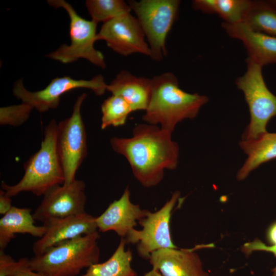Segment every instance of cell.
I'll return each mask as SVG.
<instances>
[{"label": "cell", "instance_id": "1", "mask_svg": "<svg viewBox=\"0 0 276 276\" xmlns=\"http://www.w3.org/2000/svg\"><path fill=\"white\" fill-rule=\"evenodd\" d=\"M172 133L158 125L143 123L134 127L132 136L112 137L110 143L114 151L126 158L137 181L151 188L161 182L165 170L177 166L179 148Z\"/></svg>", "mask_w": 276, "mask_h": 276}, {"label": "cell", "instance_id": "2", "mask_svg": "<svg viewBox=\"0 0 276 276\" xmlns=\"http://www.w3.org/2000/svg\"><path fill=\"white\" fill-rule=\"evenodd\" d=\"M152 83L150 100L142 119L171 132L183 120L195 118L209 101L205 96L181 89L177 77L171 72L154 76Z\"/></svg>", "mask_w": 276, "mask_h": 276}, {"label": "cell", "instance_id": "3", "mask_svg": "<svg viewBox=\"0 0 276 276\" xmlns=\"http://www.w3.org/2000/svg\"><path fill=\"white\" fill-rule=\"evenodd\" d=\"M57 125L52 120L45 126L39 150L32 155L24 164L25 173L14 185L4 181L1 188L6 195L12 197L24 192L37 196L43 195L53 187L63 185L65 177L57 149Z\"/></svg>", "mask_w": 276, "mask_h": 276}, {"label": "cell", "instance_id": "4", "mask_svg": "<svg viewBox=\"0 0 276 276\" xmlns=\"http://www.w3.org/2000/svg\"><path fill=\"white\" fill-rule=\"evenodd\" d=\"M99 231L60 243L29 260L30 268L45 276H78L99 262Z\"/></svg>", "mask_w": 276, "mask_h": 276}, {"label": "cell", "instance_id": "5", "mask_svg": "<svg viewBox=\"0 0 276 276\" xmlns=\"http://www.w3.org/2000/svg\"><path fill=\"white\" fill-rule=\"evenodd\" d=\"M48 3L55 8H62L70 18L69 32L70 44H63L47 56L67 64L80 58L87 60L101 68L106 67L103 54L94 47L97 40V23L81 17L73 7L64 0H49Z\"/></svg>", "mask_w": 276, "mask_h": 276}, {"label": "cell", "instance_id": "6", "mask_svg": "<svg viewBox=\"0 0 276 276\" xmlns=\"http://www.w3.org/2000/svg\"><path fill=\"white\" fill-rule=\"evenodd\" d=\"M136 15L148 41L150 57L156 61L167 56V35L177 18L178 0H141L128 1Z\"/></svg>", "mask_w": 276, "mask_h": 276}, {"label": "cell", "instance_id": "7", "mask_svg": "<svg viewBox=\"0 0 276 276\" xmlns=\"http://www.w3.org/2000/svg\"><path fill=\"white\" fill-rule=\"evenodd\" d=\"M246 63V71L237 78L236 84L244 94L250 115L242 140H251L267 132L268 122L276 116V96L266 86L262 67L247 59Z\"/></svg>", "mask_w": 276, "mask_h": 276}, {"label": "cell", "instance_id": "8", "mask_svg": "<svg viewBox=\"0 0 276 276\" xmlns=\"http://www.w3.org/2000/svg\"><path fill=\"white\" fill-rule=\"evenodd\" d=\"M179 197L180 193L175 192L158 210L154 212L147 210L138 222L142 229L134 228L124 238L127 244L136 245L137 254L141 258L149 260L151 254L157 250L177 248L172 239L170 222Z\"/></svg>", "mask_w": 276, "mask_h": 276}, {"label": "cell", "instance_id": "9", "mask_svg": "<svg viewBox=\"0 0 276 276\" xmlns=\"http://www.w3.org/2000/svg\"><path fill=\"white\" fill-rule=\"evenodd\" d=\"M86 98L85 93L79 96L71 116L57 125L56 144L64 174L63 184L76 179V172L87 155L86 132L81 113Z\"/></svg>", "mask_w": 276, "mask_h": 276}, {"label": "cell", "instance_id": "10", "mask_svg": "<svg viewBox=\"0 0 276 276\" xmlns=\"http://www.w3.org/2000/svg\"><path fill=\"white\" fill-rule=\"evenodd\" d=\"M107 86L101 74L90 80L75 79L70 76H63L55 78L45 88L35 91L27 89L22 80L20 79L15 83L13 93L22 102L30 104L40 112H44L57 108L61 96L70 90L87 88L93 90L96 95L102 96L107 90Z\"/></svg>", "mask_w": 276, "mask_h": 276}, {"label": "cell", "instance_id": "11", "mask_svg": "<svg viewBox=\"0 0 276 276\" xmlns=\"http://www.w3.org/2000/svg\"><path fill=\"white\" fill-rule=\"evenodd\" d=\"M86 201L85 183L82 180L75 179L48 191L33 216L35 221L43 223L50 219L79 214L85 212Z\"/></svg>", "mask_w": 276, "mask_h": 276}, {"label": "cell", "instance_id": "12", "mask_svg": "<svg viewBox=\"0 0 276 276\" xmlns=\"http://www.w3.org/2000/svg\"><path fill=\"white\" fill-rule=\"evenodd\" d=\"M145 38L139 21L130 13L104 23L97 35V40L105 41L108 48L125 56L140 53L150 57Z\"/></svg>", "mask_w": 276, "mask_h": 276}, {"label": "cell", "instance_id": "13", "mask_svg": "<svg viewBox=\"0 0 276 276\" xmlns=\"http://www.w3.org/2000/svg\"><path fill=\"white\" fill-rule=\"evenodd\" d=\"M96 217L86 212L68 217L49 220L43 223L46 231L32 247L35 256L65 241L98 231Z\"/></svg>", "mask_w": 276, "mask_h": 276}, {"label": "cell", "instance_id": "14", "mask_svg": "<svg viewBox=\"0 0 276 276\" xmlns=\"http://www.w3.org/2000/svg\"><path fill=\"white\" fill-rule=\"evenodd\" d=\"M147 211L139 204L132 203L130 192L127 187L119 199L110 203L101 215L96 217L98 231H113L124 238L145 216Z\"/></svg>", "mask_w": 276, "mask_h": 276}, {"label": "cell", "instance_id": "15", "mask_svg": "<svg viewBox=\"0 0 276 276\" xmlns=\"http://www.w3.org/2000/svg\"><path fill=\"white\" fill-rule=\"evenodd\" d=\"M149 261L163 276H209L193 248L158 249L151 254Z\"/></svg>", "mask_w": 276, "mask_h": 276}, {"label": "cell", "instance_id": "16", "mask_svg": "<svg viewBox=\"0 0 276 276\" xmlns=\"http://www.w3.org/2000/svg\"><path fill=\"white\" fill-rule=\"evenodd\" d=\"M222 27L232 38L240 40L245 47L247 60L261 66L276 63V37L255 31L242 22H223Z\"/></svg>", "mask_w": 276, "mask_h": 276}, {"label": "cell", "instance_id": "17", "mask_svg": "<svg viewBox=\"0 0 276 276\" xmlns=\"http://www.w3.org/2000/svg\"><path fill=\"white\" fill-rule=\"evenodd\" d=\"M152 79L137 77L126 70L119 72L107 84V90L123 98L133 111L146 109L151 96Z\"/></svg>", "mask_w": 276, "mask_h": 276}, {"label": "cell", "instance_id": "18", "mask_svg": "<svg viewBox=\"0 0 276 276\" xmlns=\"http://www.w3.org/2000/svg\"><path fill=\"white\" fill-rule=\"evenodd\" d=\"M31 209L13 206L0 219V250H4L17 234H28L41 238L46 229L35 224Z\"/></svg>", "mask_w": 276, "mask_h": 276}, {"label": "cell", "instance_id": "19", "mask_svg": "<svg viewBox=\"0 0 276 276\" xmlns=\"http://www.w3.org/2000/svg\"><path fill=\"white\" fill-rule=\"evenodd\" d=\"M239 145L247 155L237 173L239 180L245 179L261 164L276 158V133L266 132L254 139L242 140Z\"/></svg>", "mask_w": 276, "mask_h": 276}, {"label": "cell", "instance_id": "20", "mask_svg": "<svg viewBox=\"0 0 276 276\" xmlns=\"http://www.w3.org/2000/svg\"><path fill=\"white\" fill-rule=\"evenodd\" d=\"M124 238L111 257L106 261L91 265L85 273L80 276H137V273L131 267L132 254L128 248Z\"/></svg>", "mask_w": 276, "mask_h": 276}, {"label": "cell", "instance_id": "21", "mask_svg": "<svg viewBox=\"0 0 276 276\" xmlns=\"http://www.w3.org/2000/svg\"><path fill=\"white\" fill-rule=\"evenodd\" d=\"M252 2L248 0H194L192 6L203 13L218 14L224 22L235 24L243 21Z\"/></svg>", "mask_w": 276, "mask_h": 276}, {"label": "cell", "instance_id": "22", "mask_svg": "<svg viewBox=\"0 0 276 276\" xmlns=\"http://www.w3.org/2000/svg\"><path fill=\"white\" fill-rule=\"evenodd\" d=\"M243 22L255 31L276 37V8L269 1H252Z\"/></svg>", "mask_w": 276, "mask_h": 276}, {"label": "cell", "instance_id": "23", "mask_svg": "<svg viewBox=\"0 0 276 276\" xmlns=\"http://www.w3.org/2000/svg\"><path fill=\"white\" fill-rule=\"evenodd\" d=\"M102 118L101 128L124 125L128 116L133 112L130 105L122 97L111 95L101 105Z\"/></svg>", "mask_w": 276, "mask_h": 276}, {"label": "cell", "instance_id": "24", "mask_svg": "<svg viewBox=\"0 0 276 276\" xmlns=\"http://www.w3.org/2000/svg\"><path fill=\"white\" fill-rule=\"evenodd\" d=\"M85 5L91 20L97 24H104L131 11L128 3L123 0H87Z\"/></svg>", "mask_w": 276, "mask_h": 276}, {"label": "cell", "instance_id": "25", "mask_svg": "<svg viewBox=\"0 0 276 276\" xmlns=\"http://www.w3.org/2000/svg\"><path fill=\"white\" fill-rule=\"evenodd\" d=\"M33 109L31 105L24 102L18 105L1 107L0 125L19 126L28 120Z\"/></svg>", "mask_w": 276, "mask_h": 276}, {"label": "cell", "instance_id": "26", "mask_svg": "<svg viewBox=\"0 0 276 276\" xmlns=\"http://www.w3.org/2000/svg\"><path fill=\"white\" fill-rule=\"evenodd\" d=\"M242 251L248 256L255 251H264L272 253L276 257V242L270 246L265 245L258 239L252 242L245 243L242 247ZM272 276H276V266L272 270Z\"/></svg>", "mask_w": 276, "mask_h": 276}, {"label": "cell", "instance_id": "27", "mask_svg": "<svg viewBox=\"0 0 276 276\" xmlns=\"http://www.w3.org/2000/svg\"><path fill=\"white\" fill-rule=\"evenodd\" d=\"M19 264V260H14L12 257L0 250V276H10Z\"/></svg>", "mask_w": 276, "mask_h": 276}, {"label": "cell", "instance_id": "28", "mask_svg": "<svg viewBox=\"0 0 276 276\" xmlns=\"http://www.w3.org/2000/svg\"><path fill=\"white\" fill-rule=\"evenodd\" d=\"M10 276H45L44 274L32 270L29 266V259L22 258L19 264Z\"/></svg>", "mask_w": 276, "mask_h": 276}, {"label": "cell", "instance_id": "29", "mask_svg": "<svg viewBox=\"0 0 276 276\" xmlns=\"http://www.w3.org/2000/svg\"><path fill=\"white\" fill-rule=\"evenodd\" d=\"M11 197L6 195L3 190L0 191V214L5 215L12 208Z\"/></svg>", "mask_w": 276, "mask_h": 276}, {"label": "cell", "instance_id": "30", "mask_svg": "<svg viewBox=\"0 0 276 276\" xmlns=\"http://www.w3.org/2000/svg\"><path fill=\"white\" fill-rule=\"evenodd\" d=\"M267 239L271 245L276 241V222L273 223L268 228Z\"/></svg>", "mask_w": 276, "mask_h": 276}, {"label": "cell", "instance_id": "31", "mask_svg": "<svg viewBox=\"0 0 276 276\" xmlns=\"http://www.w3.org/2000/svg\"><path fill=\"white\" fill-rule=\"evenodd\" d=\"M143 276H163L157 270L152 268L151 270L146 272Z\"/></svg>", "mask_w": 276, "mask_h": 276}, {"label": "cell", "instance_id": "32", "mask_svg": "<svg viewBox=\"0 0 276 276\" xmlns=\"http://www.w3.org/2000/svg\"><path fill=\"white\" fill-rule=\"evenodd\" d=\"M269 2L275 8H276V0L270 1Z\"/></svg>", "mask_w": 276, "mask_h": 276}]
</instances>
